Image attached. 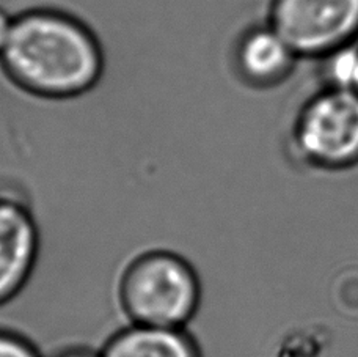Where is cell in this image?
<instances>
[{
  "label": "cell",
  "mask_w": 358,
  "mask_h": 357,
  "mask_svg": "<svg viewBox=\"0 0 358 357\" xmlns=\"http://www.w3.org/2000/svg\"><path fill=\"white\" fill-rule=\"evenodd\" d=\"M0 63L27 93L68 99L98 84L104 54L98 36L80 19L60 10L36 8L13 19Z\"/></svg>",
  "instance_id": "cell-1"
},
{
  "label": "cell",
  "mask_w": 358,
  "mask_h": 357,
  "mask_svg": "<svg viewBox=\"0 0 358 357\" xmlns=\"http://www.w3.org/2000/svg\"><path fill=\"white\" fill-rule=\"evenodd\" d=\"M203 299L195 266L170 248L138 252L121 267L117 302L126 321L143 326L187 329Z\"/></svg>",
  "instance_id": "cell-2"
},
{
  "label": "cell",
  "mask_w": 358,
  "mask_h": 357,
  "mask_svg": "<svg viewBox=\"0 0 358 357\" xmlns=\"http://www.w3.org/2000/svg\"><path fill=\"white\" fill-rule=\"evenodd\" d=\"M292 144L306 162L343 169L358 161V93L329 87L305 104Z\"/></svg>",
  "instance_id": "cell-3"
},
{
  "label": "cell",
  "mask_w": 358,
  "mask_h": 357,
  "mask_svg": "<svg viewBox=\"0 0 358 357\" xmlns=\"http://www.w3.org/2000/svg\"><path fill=\"white\" fill-rule=\"evenodd\" d=\"M268 25L297 57H325L358 34V0H272Z\"/></svg>",
  "instance_id": "cell-4"
},
{
  "label": "cell",
  "mask_w": 358,
  "mask_h": 357,
  "mask_svg": "<svg viewBox=\"0 0 358 357\" xmlns=\"http://www.w3.org/2000/svg\"><path fill=\"white\" fill-rule=\"evenodd\" d=\"M40 228L30 208L0 195V305L21 293L40 258Z\"/></svg>",
  "instance_id": "cell-5"
},
{
  "label": "cell",
  "mask_w": 358,
  "mask_h": 357,
  "mask_svg": "<svg viewBox=\"0 0 358 357\" xmlns=\"http://www.w3.org/2000/svg\"><path fill=\"white\" fill-rule=\"evenodd\" d=\"M296 54L271 25L247 30L236 46V66L247 82L257 87L277 84L291 71Z\"/></svg>",
  "instance_id": "cell-6"
},
{
  "label": "cell",
  "mask_w": 358,
  "mask_h": 357,
  "mask_svg": "<svg viewBox=\"0 0 358 357\" xmlns=\"http://www.w3.org/2000/svg\"><path fill=\"white\" fill-rule=\"evenodd\" d=\"M99 357H203V354L187 329L126 323L106 340Z\"/></svg>",
  "instance_id": "cell-7"
},
{
  "label": "cell",
  "mask_w": 358,
  "mask_h": 357,
  "mask_svg": "<svg viewBox=\"0 0 358 357\" xmlns=\"http://www.w3.org/2000/svg\"><path fill=\"white\" fill-rule=\"evenodd\" d=\"M325 57V76L329 79V87L355 92L358 84V44H344Z\"/></svg>",
  "instance_id": "cell-8"
},
{
  "label": "cell",
  "mask_w": 358,
  "mask_h": 357,
  "mask_svg": "<svg viewBox=\"0 0 358 357\" xmlns=\"http://www.w3.org/2000/svg\"><path fill=\"white\" fill-rule=\"evenodd\" d=\"M0 357H44L27 337L11 329L0 328Z\"/></svg>",
  "instance_id": "cell-9"
},
{
  "label": "cell",
  "mask_w": 358,
  "mask_h": 357,
  "mask_svg": "<svg viewBox=\"0 0 358 357\" xmlns=\"http://www.w3.org/2000/svg\"><path fill=\"white\" fill-rule=\"evenodd\" d=\"M50 357H99V351L96 349H92L88 346H68L63 348L60 351L54 353Z\"/></svg>",
  "instance_id": "cell-10"
},
{
  "label": "cell",
  "mask_w": 358,
  "mask_h": 357,
  "mask_svg": "<svg viewBox=\"0 0 358 357\" xmlns=\"http://www.w3.org/2000/svg\"><path fill=\"white\" fill-rule=\"evenodd\" d=\"M13 19L8 13H6L2 6H0V54L6 46V41H8L10 34H11V27H13Z\"/></svg>",
  "instance_id": "cell-11"
},
{
  "label": "cell",
  "mask_w": 358,
  "mask_h": 357,
  "mask_svg": "<svg viewBox=\"0 0 358 357\" xmlns=\"http://www.w3.org/2000/svg\"><path fill=\"white\" fill-rule=\"evenodd\" d=\"M355 92H357V93H358V84H357V88H355Z\"/></svg>",
  "instance_id": "cell-12"
}]
</instances>
